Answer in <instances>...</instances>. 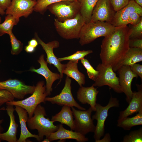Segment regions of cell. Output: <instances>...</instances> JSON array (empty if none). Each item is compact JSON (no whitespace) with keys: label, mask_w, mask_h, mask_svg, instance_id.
Returning a JSON list of instances; mask_svg holds the SVG:
<instances>
[{"label":"cell","mask_w":142,"mask_h":142,"mask_svg":"<svg viewBox=\"0 0 142 142\" xmlns=\"http://www.w3.org/2000/svg\"><path fill=\"white\" fill-rule=\"evenodd\" d=\"M131 28L127 25L115 27L114 31L105 37L101 45L100 57L102 63L113 69L123 60L129 49Z\"/></svg>","instance_id":"cell-1"},{"label":"cell","mask_w":142,"mask_h":142,"mask_svg":"<svg viewBox=\"0 0 142 142\" xmlns=\"http://www.w3.org/2000/svg\"><path fill=\"white\" fill-rule=\"evenodd\" d=\"M33 115L28 119L27 125L31 129L37 130L40 141L43 140L44 136L47 138L52 133L58 129L59 125H55L53 121L45 117L47 115L45 109L40 104L35 109Z\"/></svg>","instance_id":"cell-2"},{"label":"cell","mask_w":142,"mask_h":142,"mask_svg":"<svg viewBox=\"0 0 142 142\" xmlns=\"http://www.w3.org/2000/svg\"><path fill=\"white\" fill-rule=\"evenodd\" d=\"M115 28L111 24L106 22L90 21L83 26L79 38V43L82 46L88 44L98 38L109 35Z\"/></svg>","instance_id":"cell-3"},{"label":"cell","mask_w":142,"mask_h":142,"mask_svg":"<svg viewBox=\"0 0 142 142\" xmlns=\"http://www.w3.org/2000/svg\"><path fill=\"white\" fill-rule=\"evenodd\" d=\"M32 94L24 99L7 102L6 104L18 106L22 107L26 110L29 118H30L33 116L34 110L37 106L41 103H45V99L47 95L44 81L42 80L37 82L34 91Z\"/></svg>","instance_id":"cell-4"},{"label":"cell","mask_w":142,"mask_h":142,"mask_svg":"<svg viewBox=\"0 0 142 142\" xmlns=\"http://www.w3.org/2000/svg\"><path fill=\"white\" fill-rule=\"evenodd\" d=\"M85 24L84 19L80 13L74 18L63 22L56 18L54 22L57 32L66 39H79L82 28Z\"/></svg>","instance_id":"cell-5"},{"label":"cell","mask_w":142,"mask_h":142,"mask_svg":"<svg viewBox=\"0 0 142 142\" xmlns=\"http://www.w3.org/2000/svg\"><path fill=\"white\" fill-rule=\"evenodd\" d=\"M47 9L57 18L58 21L63 22L74 18L80 13V5L77 1H63L49 5Z\"/></svg>","instance_id":"cell-6"},{"label":"cell","mask_w":142,"mask_h":142,"mask_svg":"<svg viewBox=\"0 0 142 142\" xmlns=\"http://www.w3.org/2000/svg\"><path fill=\"white\" fill-rule=\"evenodd\" d=\"M96 70L98 73L93 85L98 87L107 85L117 93H123L119 84L118 77L111 67L99 63L96 67Z\"/></svg>","instance_id":"cell-7"},{"label":"cell","mask_w":142,"mask_h":142,"mask_svg":"<svg viewBox=\"0 0 142 142\" xmlns=\"http://www.w3.org/2000/svg\"><path fill=\"white\" fill-rule=\"evenodd\" d=\"M119 105V101L117 99L112 96L108 104L105 106H103L100 104L96 103L95 113L92 118L93 120H96L97 121L93 136L95 142L100 139L104 134L105 123L108 116V110L113 107H118Z\"/></svg>","instance_id":"cell-8"},{"label":"cell","mask_w":142,"mask_h":142,"mask_svg":"<svg viewBox=\"0 0 142 142\" xmlns=\"http://www.w3.org/2000/svg\"><path fill=\"white\" fill-rule=\"evenodd\" d=\"M71 108L75 119L74 130L84 135L89 132H94L95 126L91 117L93 111L91 108L83 110H77L74 107Z\"/></svg>","instance_id":"cell-9"},{"label":"cell","mask_w":142,"mask_h":142,"mask_svg":"<svg viewBox=\"0 0 142 142\" xmlns=\"http://www.w3.org/2000/svg\"><path fill=\"white\" fill-rule=\"evenodd\" d=\"M71 81L72 80L69 77L67 76L64 86L60 93L54 97H46L45 101L60 106L65 105L71 107H75L79 110H85V108L81 106L77 102L72 95L71 91Z\"/></svg>","instance_id":"cell-10"},{"label":"cell","mask_w":142,"mask_h":142,"mask_svg":"<svg viewBox=\"0 0 142 142\" xmlns=\"http://www.w3.org/2000/svg\"><path fill=\"white\" fill-rule=\"evenodd\" d=\"M35 86L26 85L24 82L17 79H9L0 81V90H5L10 93L15 98L23 99L28 94H32Z\"/></svg>","instance_id":"cell-11"},{"label":"cell","mask_w":142,"mask_h":142,"mask_svg":"<svg viewBox=\"0 0 142 142\" xmlns=\"http://www.w3.org/2000/svg\"><path fill=\"white\" fill-rule=\"evenodd\" d=\"M36 3V1L33 0H12L5 14L12 15L18 23L20 17L27 18L32 13Z\"/></svg>","instance_id":"cell-12"},{"label":"cell","mask_w":142,"mask_h":142,"mask_svg":"<svg viewBox=\"0 0 142 142\" xmlns=\"http://www.w3.org/2000/svg\"><path fill=\"white\" fill-rule=\"evenodd\" d=\"M116 12L109 0H98L92 11L90 21H100L112 24Z\"/></svg>","instance_id":"cell-13"},{"label":"cell","mask_w":142,"mask_h":142,"mask_svg":"<svg viewBox=\"0 0 142 142\" xmlns=\"http://www.w3.org/2000/svg\"><path fill=\"white\" fill-rule=\"evenodd\" d=\"M35 38L37 40L38 44L42 47L43 49L47 55L46 62L50 65L53 64L56 67L60 73V82L62 79L63 78V71L64 69L66 64H62L59 61L55 55L53 50L54 49L58 48L59 46V42L54 40L49 42L47 43H45L43 42L39 37L37 33L34 34Z\"/></svg>","instance_id":"cell-14"},{"label":"cell","mask_w":142,"mask_h":142,"mask_svg":"<svg viewBox=\"0 0 142 142\" xmlns=\"http://www.w3.org/2000/svg\"><path fill=\"white\" fill-rule=\"evenodd\" d=\"M117 71L119 74V84L126 96V101L129 103L133 93L131 89L132 81L134 78H137L138 76L131 71L129 66H122Z\"/></svg>","instance_id":"cell-15"},{"label":"cell","mask_w":142,"mask_h":142,"mask_svg":"<svg viewBox=\"0 0 142 142\" xmlns=\"http://www.w3.org/2000/svg\"><path fill=\"white\" fill-rule=\"evenodd\" d=\"M44 54H42L37 60L40 65L39 68L36 69L32 68L29 71L42 75L45 78L46 81V92L48 96L51 94L52 91V87L53 83L55 80L60 79V74L53 73L50 70L48 67L47 63L44 60Z\"/></svg>","instance_id":"cell-16"},{"label":"cell","mask_w":142,"mask_h":142,"mask_svg":"<svg viewBox=\"0 0 142 142\" xmlns=\"http://www.w3.org/2000/svg\"><path fill=\"white\" fill-rule=\"evenodd\" d=\"M138 13L142 16V7L137 4L134 0H130L128 4L116 12L112 24L115 27L128 24V18L132 12Z\"/></svg>","instance_id":"cell-17"},{"label":"cell","mask_w":142,"mask_h":142,"mask_svg":"<svg viewBox=\"0 0 142 142\" xmlns=\"http://www.w3.org/2000/svg\"><path fill=\"white\" fill-rule=\"evenodd\" d=\"M47 138L50 142L57 140H61L69 139L75 140L78 142H85L89 140L85 135L79 132L66 129L61 124L59 125L57 130L52 133Z\"/></svg>","instance_id":"cell-18"},{"label":"cell","mask_w":142,"mask_h":142,"mask_svg":"<svg viewBox=\"0 0 142 142\" xmlns=\"http://www.w3.org/2000/svg\"><path fill=\"white\" fill-rule=\"evenodd\" d=\"M99 92L93 85L89 87H80L77 92V98L82 104L90 105L93 111H96L97 96Z\"/></svg>","instance_id":"cell-19"},{"label":"cell","mask_w":142,"mask_h":142,"mask_svg":"<svg viewBox=\"0 0 142 142\" xmlns=\"http://www.w3.org/2000/svg\"><path fill=\"white\" fill-rule=\"evenodd\" d=\"M138 91L133 92L129 105L124 110L120 112L118 119L127 117L142 109V86H138Z\"/></svg>","instance_id":"cell-20"},{"label":"cell","mask_w":142,"mask_h":142,"mask_svg":"<svg viewBox=\"0 0 142 142\" xmlns=\"http://www.w3.org/2000/svg\"><path fill=\"white\" fill-rule=\"evenodd\" d=\"M15 110L18 116L21 128L20 137L17 142H26L28 138L31 137L35 138L38 141H40L38 135L31 133L27 128L26 122L29 117L26 110L18 106H15Z\"/></svg>","instance_id":"cell-21"},{"label":"cell","mask_w":142,"mask_h":142,"mask_svg":"<svg viewBox=\"0 0 142 142\" xmlns=\"http://www.w3.org/2000/svg\"><path fill=\"white\" fill-rule=\"evenodd\" d=\"M7 105L5 109L10 118V125L7 132L3 133H0V141L5 140L8 142H17L18 139L16 135L18 125L15 121L14 114L15 109L13 105Z\"/></svg>","instance_id":"cell-22"},{"label":"cell","mask_w":142,"mask_h":142,"mask_svg":"<svg viewBox=\"0 0 142 142\" xmlns=\"http://www.w3.org/2000/svg\"><path fill=\"white\" fill-rule=\"evenodd\" d=\"M142 61V49L130 47L123 60L113 70L116 72L122 66H130Z\"/></svg>","instance_id":"cell-23"},{"label":"cell","mask_w":142,"mask_h":142,"mask_svg":"<svg viewBox=\"0 0 142 142\" xmlns=\"http://www.w3.org/2000/svg\"><path fill=\"white\" fill-rule=\"evenodd\" d=\"M51 120L54 122L58 121L62 124H65L69 127L72 130H74L73 115L70 106H63L60 112L52 116Z\"/></svg>","instance_id":"cell-24"},{"label":"cell","mask_w":142,"mask_h":142,"mask_svg":"<svg viewBox=\"0 0 142 142\" xmlns=\"http://www.w3.org/2000/svg\"><path fill=\"white\" fill-rule=\"evenodd\" d=\"M78 63L77 62L69 61L66 64L63 73L67 76L74 79L80 87L85 84V75L79 70Z\"/></svg>","instance_id":"cell-25"},{"label":"cell","mask_w":142,"mask_h":142,"mask_svg":"<svg viewBox=\"0 0 142 142\" xmlns=\"http://www.w3.org/2000/svg\"><path fill=\"white\" fill-rule=\"evenodd\" d=\"M136 115L133 117H126L118 119L117 126L125 130H129L134 126L142 125V109L140 110Z\"/></svg>","instance_id":"cell-26"},{"label":"cell","mask_w":142,"mask_h":142,"mask_svg":"<svg viewBox=\"0 0 142 142\" xmlns=\"http://www.w3.org/2000/svg\"><path fill=\"white\" fill-rule=\"evenodd\" d=\"M80 5V13L83 17L85 23L91 20L94 8L98 0H77Z\"/></svg>","instance_id":"cell-27"},{"label":"cell","mask_w":142,"mask_h":142,"mask_svg":"<svg viewBox=\"0 0 142 142\" xmlns=\"http://www.w3.org/2000/svg\"><path fill=\"white\" fill-rule=\"evenodd\" d=\"M18 23L11 15L7 14L4 22L0 24V37L5 34H9L11 32L14 26Z\"/></svg>","instance_id":"cell-28"},{"label":"cell","mask_w":142,"mask_h":142,"mask_svg":"<svg viewBox=\"0 0 142 142\" xmlns=\"http://www.w3.org/2000/svg\"><path fill=\"white\" fill-rule=\"evenodd\" d=\"M75 1L77 0H37L36 3L33 8L36 12L43 14L47 10V7L50 5L63 1Z\"/></svg>","instance_id":"cell-29"},{"label":"cell","mask_w":142,"mask_h":142,"mask_svg":"<svg viewBox=\"0 0 142 142\" xmlns=\"http://www.w3.org/2000/svg\"><path fill=\"white\" fill-rule=\"evenodd\" d=\"M8 35L11 46V54L13 55H18L22 50L23 44L17 38L12 32Z\"/></svg>","instance_id":"cell-30"},{"label":"cell","mask_w":142,"mask_h":142,"mask_svg":"<svg viewBox=\"0 0 142 142\" xmlns=\"http://www.w3.org/2000/svg\"><path fill=\"white\" fill-rule=\"evenodd\" d=\"M93 52L92 50H91L78 51L70 55L62 58H58V59L60 62L66 60L78 62L79 60L84 58L85 56L92 53Z\"/></svg>","instance_id":"cell-31"},{"label":"cell","mask_w":142,"mask_h":142,"mask_svg":"<svg viewBox=\"0 0 142 142\" xmlns=\"http://www.w3.org/2000/svg\"><path fill=\"white\" fill-rule=\"evenodd\" d=\"M123 142H142V128L131 131L123 138Z\"/></svg>","instance_id":"cell-32"},{"label":"cell","mask_w":142,"mask_h":142,"mask_svg":"<svg viewBox=\"0 0 142 142\" xmlns=\"http://www.w3.org/2000/svg\"><path fill=\"white\" fill-rule=\"evenodd\" d=\"M80 60L81 63L87 70L89 78L94 81L98 74V71L93 68L87 59L84 58Z\"/></svg>","instance_id":"cell-33"},{"label":"cell","mask_w":142,"mask_h":142,"mask_svg":"<svg viewBox=\"0 0 142 142\" xmlns=\"http://www.w3.org/2000/svg\"><path fill=\"white\" fill-rule=\"evenodd\" d=\"M129 39L142 38V18L137 24L133 25Z\"/></svg>","instance_id":"cell-34"},{"label":"cell","mask_w":142,"mask_h":142,"mask_svg":"<svg viewBox=\"0 0 142 142\" xmlns=\"http://www.w3.org/2000/svg\"><path fill=\"white\" fill-rule=\"evenodd\" d=\"M14 97L9 92L5 90H0V106L7 102L14 100Z\"/></svg>","instance_id":"cell-35"},{"label":"cell","mask_w":142,"mask_h":142,"mask_svg":"<svg viewBox=\"0 0 142 142\" xmlns=\"http://www.w3.org/2000/svg\"><path fill=\"white\" fill-rule=\"evenodd\" d=\"M115 11L116 12L126 6L130 0H109Z\"/></svg>","instance_id":"cell-36"},{"label":"cell","mask_w":142,"mask_h":142,"mask_svg":"<svg viewBox=\"0 0 142 142\" xmlns=\"http://www.w3.org/2000/svg\"><path fill=\"white\" fill-rule=\"evenodd\" d=\"M142 18V16L137 12H131L129 17L128 24L132 25H135L140 22Z\"/></svg>","instance_id":"cell-37"},{"label":"cell","mask_w":142,"mask_h":142,"mask_svg":"<svg viewBox=\"0 0 142 142\" xmlns=\"http://www.w3.org/2000/svg\"><path fill=\"white\" fill-rule=\"evenodd\" d=\"M129 46L130 47L142 49V38L129 39Z\"/></svg>","instance_id":"cell-38"},{"label":"cell","mask_w":142,"mask_h":142,"mask_svg":"<svg viewBox=\"0 0 142 142\" xmlns=\"http://www.w3.org/2000/svg\"><path fill=\"white\" fill-rule=\"evenodd\" d=\"M130 69L142 80V65L139 64H135L130 66Z\"/></svg>","instance_id":"cell-39"},{"label":"cell","mask_w":142,"mask_h":142,"mask_svg":"<svg viewBox=\"0 0 142 142\" xmlns=\"http://www.w3.org/2000/svg\"><path fill=\"white\" fill-rule=\"evenodd\" d=\"M12 0H0V7L4 11L10 5Z\"/></svg>","instance_id":"cell-40"},{"label":"cell","mask_w":142,"mask_h":142,"mask_svg":"<svg viewBox=\"0 0 142 142\" xmlns=\"http://www.w3.org/2000/svg\"><path fill=\"white\" fill-rule=\"evenodd\" d=\"M111 140L110 134L109 133H107L103 139H100L97 141L96 142H109L111 141Z\"/></svg>","instance_id":"cell-41"},{"label":"cell","mask_w":142,"mask_h":142,"mask_svg":"<svg viewBox=\"0 0 142 142\" xmlns=\"http://www.w3.org/2000/svg\"><path fill=\"white\" fill-rule=\"evenodd\" d=\"M28 43V44L35 48L39 44L37 40L35 38L32 39L29 41Z\"/></svg>","instance_id":"cell-42"},{"label":"cell","mask_w":142,"mask_h":142,"mask_svg":"<svg viewBox=\"0 0 142 142\" xmlns=\"http://www.w3.org/2000/svg\"><path fill=\"white\" fill-rule=\"evenodd\" d=\"M35 48L28 44L25 47L24 50L27 52L31 53L34 52Z\"/></svg>","instance_id":"cell-43"},{"label":"cell","mask_w":142,"mask_h":142,"mask_svg":"<svg viewBox=\"0 0 142 142\" xmlns=\"http://www.w3.org/2000/svg\"><path fill=\"white\" fill-rule=\"evenodd\" d=\"M134 1L137 4L142 7V0H134Z\"/></svg>","instance_id":"cell-44"},{"label":"cell","mask_w":142,"mask_h":142,"mask_svg":"<svg viewBox=\"0 0 142 142\" xmlns=\"http://www.w3.org/2000/svg\"><path fill=\"white\" fill-rule=\"evenodd\" d=\"M3 120V119L0 120V133H2L3 131V128L1 125V124L2 123Z\"/></svg>","instance_id":"cell-45"},{"label":"cell","mask_w":142,"mask_h":142,"mask_svg":"<svg viewBox=\"0 0 142 142\" xmlns=\"http://www.w3.org/2000/svg\"><path fill=\"white\" fill-rule=\"evenodd\" d=\"M5 14V12L3 9L0 7V14L2 15H3Z\"/></svg>","instance_id":"cell-46"},{"label":"cell","mask_w":142,"mask_h":142,"mask_svg":"<svg viewBox=\"0 0 142 142\" xmlns=\"http://www.w3.org/2000/svg\"><path fill=\"white\" fill-rule=\"evenodd\" d=\"M42 142H50V141L48 139V138H46L45 139H44L43 141H42Z\"/></svg>","instance_id":"cell-47"},{"label":"cell","mask_w":142,"mask_h":142,"mask_svg":"<svg viewBox=\"0 0 142 142\" xmlns=\"http://www.w3.org/2000/svg\"><path fill=\"white\" fill-rule=\"evenodd\" d=\"M1 17L0 16V24L1 23Z\"/></svg>","instance_id":"cell-48"},{"label":"cell","mask_w":142,"mask_h":142,"mask_svg":"<svg viewBox=\"0 0 142 142\" xmlns=\"http://www.w3.org/2000/svg\"><path fill=\"white\" fill-rule=\"evenodd\" d=\"M1 60L0 59V63H1Z\"/></svg>","instance_id":"cell-49"},{"label":"cell","mask_w":142,"mask_h":142,"mask_svg":"<svg viewBox=\"0 0 142 142\" xmlns=\"http://www.w3.org/2000/svg\"><path fill=\"white\" fill-rule=\"evenodd\" d=\"M34 0V1H36L37 0Z\"/></svg>","instance_id":"cell-50"},{"label":"cell","mask_w":142,"mask_h":142,"mask_svg":"<svg viewBox=\"0 0 142 142\" xmlns=\"http://www.w3.org/2000/svg\"></svg>","instance_id":"cell-51"}]
</instances>
